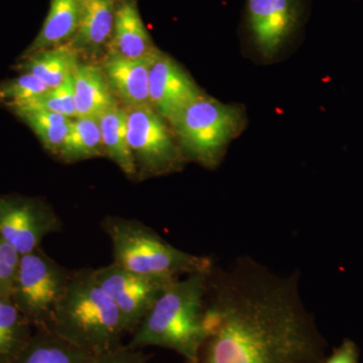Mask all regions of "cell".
<instances>
[{
  "mask_svg": "<svg viewBox=\"0 0 363 363\" xmlns=\"http://www.w3.org/2000/svg\"><path fill=\"white\" fill-rule=\"evenodd\" d=\"M199 363H323L327 342L305 307L297 272L281 276L250 257L215 269Z\"/></svg>",
  "mask_w": 363,
  "mask_h": 363,
  "instance_id": "obj_1",
  "label": "cell"
},
{
  "mask_svg": "<svg viewBox=\"0 0 363 363\" xmlns=\"http://www.w3.org/2000/svg\"><path fill=\"white\" fill-rule=\"evenodd\" d=\"M210 272H196L172 281L133 332L128 346L136 350L160 346L176 351L188 363H199L207 337L205 317Z\"/></svg>",
  "mask_w": 363,
  "mask_h": 363,
  "instance_id": "obj_2",
  "label": "cell"
},
{
  "mask_svg": "<svg viewBox=\"0 0 363 363\" xmlns=\"http://www.w3.org/2000/svg\"><path fill=\"white\" fill-rule=\"evenodd\" d=\"M47 328L95 357L121 346L126 333L123 315L90 269L72 272Z\"/></svg>",
  "mask_w": 363,
  "mask_h": 363,
  "instance_id": "obj_3",
  "label": "cell"
},
{
  "mask_svg": "<svg viewBox=\"0 0 363 363\" xmlns=\"http://www.w3.org/2000/svg\"><path fill=\"white\" fill-rule=\"evenodd\" d=\"M102 227L111 240L114 264L131 272L173 281L213 269L210 257L191 255L173 247L156 231L135 219L106 217Z\"/></svg>",
  "mask_w": 363,
  "mask_h": 363,
  "instance_id": "obj_4",
  "label": "cell"
},
{
  "mask_svg": "<svg viewBox=\"0 0 363 363\" xmlns=\"http://www.w3.org/2000/svg\"><path fill=\"white\" fill-rule=\"evenodd\" d=\"M242 107L202 95L169 123L186 160L207 169L219 166L227 147L245 130Z\"/></svg>",
  "mask_w": 363,
  "mask_h": 363,
  "instance_id": "obj_5",
  "label": "cell"
},
{
  "mask_svg": "<svg viewBox=\"0 0 363 363\" xmlns=\"http://www.w3.org/2000/svg\"><path fill=\"white\" fill-rule=\"evenodd\" d=\"M71 274L40 248L21 255L11 295L33 329L47 328Z\"/></svg>",
  "mask_w": 363,
  "mask_h": 363,
  "instance_id": "obj_6",
  "label": "cell"
},
{
  "mask_svg": "<svg viewBox=\"0 0 363 363\" xmlns=\"http://www.w3.org/2000/svg\"><path fill=\"white\" fill-rule=\"evenodd\" d=\"M128 138L138 178L175 173L186 157L169 124L152 105L125 108Z\"/></svg>",
  "mask_w": 363,
  "mask_h": 363,
  "instance_id": "obj_7",
  "label": "cell"
},
{
  "mask_svg": "<svg viewBox=\"0 0 363 363\" xmlns=\"http://www.w3.org/2000/svg\"><path fill=\"white\" fill-rule=\"evenodd\" d=\"M308 0H247L243 30L264 59L279 54L304 23Z\"/></svg>",
  "mask_w": 363,
  "mask_h": 363,
  "instance_id": "obj_8",
  "label": "cell"
},
{
  "mask_svg": "<svg viewBox=\"0 0 363 363\" xmlns=\"http://www.w3.org/2000/svg\"><path fill=\"white\" fill-rule=\"evenodd\" d=\"M63 224L47 203L35 198L0 196V236L21 255L35 252Z\"/></svg>",
  "mask_w": 363,
  "mask_h": 363,
  "instance_id": "obj_9",
  "label": "cell"
},
{
  "mask_svg": "<svg viewBox=\"0 0 363 363\" xmlns=\"http://www.w3.org/2000/svg\"><path fill=\"white\" fill-rule=\"evenodd\" d=\"M93 272L97 283L123 315L126 333L136 330L162 291L172 281L143 276L114 262L93 269Z\"/></svg>",
  "mask_w": 363,
  "mask_h": 363,
  "instance_id": "obj_10",
  "label": "cell"
},
{
  "mask_svg": "<svg viewBox=\"0 0 363 363\" xmlns=\"http://www.w3.org/2000/svg\"><path fill=\"white\" fill-rule=\"evenodd\" d=\"M202 95L204 93L175 60L159 49L152 54L150 64V105L167 123H171Z\"/></svg>",
  "mask_w": 363,
  "mask_h": 363,
  "instance_id": "obj_11",
  "label": "cell"
},
{
  "mask_svg": "<svg viewBox=\"0 0 363 363\" xmlns=\"http://www.w3.org/2000/svg\"><path fill=\"white\" fill-rule=\"evenodd\" d=\"M126 59L107 55L101 67L114 95L124 108L150 105V58Z\"/></svg>",
  "mask_w": 363,
  "mask_h": 363,
  "instance_id": "obj_12",
  "label": "cell"
},
{
  "mask_svg": "<svg viewBox=\"0 0 363 363\" xmlns=\"http://www.w3.org/2000/svg\"><path fill=\"white\" fill-rule=\"evenodd\" d=\"M119 0H83L77 32L69 43L80 56H95L108 49Z\"/></svg>",
  "mask_w": 363,
  "mask_h": 363,
  "instance_id": "obj_13",
  "label": "cell"
},
{
  "mask_svg": "<svg viewBox=\"0 0 363 363\" xmlns=\"http://www.w3.org/2000/svg\"><path fill=\"white\" fill-rule=\"evenodd\" d=\"M157 50L140 16L138 0H119L107 54L143 59L152 56Z\"/></svg>",
  "mask_w": 363,
  "mask_h": 363,
  "instance_id": "obj_14",
  "label": "cell"
},
{
  "mask_svg": "<svg viewBox=\"0 0 363 363\" xmlns=\"http://www.w3.org/2000/svg\"><path fill=\"white\" fill-rule=\"evenodd\" d=\"M73 91L76 117L98 118L119 105L100 66L80 64L73 74Z\"/></svg>",
  "mask_w": 363,
  "mask_h": 363,
  "instance_id": "obj_15",
  "label": "cell"
},
{
  "mask_svg": "<svg viewBox=\"0 0 363 363\" xmlns=\"http://www.w3.org/2000/svg\"><path fill=\"white\" fill-rule=\"evenodd\" d=\"M83 0H51L49 13L40 33L25 56L69 44L77 32L82 14Z\"/></svg>",
  "mask_w": 363,
  "mask_h": 363,
  "instance_id": "obj_16",
  "label": "cell"
},
{
  "mask_svg": "<svg viewBox=\"0 0 363 363\" xmlns=\"http://www.w3.org/2000/svg\"><path fill=\"white\" fill-rule=\"evenodd\" d=\"M95 355L81 350L48 328L35 329L11 363H93Z\"/></svg>",
  "mask_w": 363,
  "mask_h": 363,
  "instance_id": "obj_17",
  "label": "cell"
},
{
  "mask_svg": "<svg viewBox=\"0 0 363 363\" xmlns=\"http://www.w3.org/2000/svg\"><path fill=\"white\" fill-rule=\"evenodd\" d=\"M81 56L71 45L51 48L23 58L18 65L21 73L32 74L49 88L63 84L80 65Z\"/></svg>",
  "mask_w": 363,
  "mask_h": 363,
  "instance_id": "obj_18",
  "label": "cell"
},
{
  "mask_svg": "<svg viewBox=\"0 0 363 363\" xmlns=\"http://www.w3.org/2000/svg\"><path fill=\"white\" fill-rule=\"evenodd\" d=\"M97 121L105 156L116 162L128 178H138V169L128 143L125 108L118 105L105 111Z\"/></svg>",
  "mask_w": 363,
  "mask_h": 363,
  "instance_id": "obj_19",
  "label": "cell"
},
{
  "mask_svg": "<svg viewBox=\"0 0 363 363\" xmlns=\"http://www.w3.org/2000/svg\"><path fill=\"white\" fill-rule=\"evenodd\" d=\"M33 330L11 294H0V363L13 362L32 337Z\"/></svg>",
  "mask_w": 363,
  "mask_h": 363,
  "instance_id": "obj_20",
  "label": "cell"
},
{
  "mask_svg": "<svg viewBox=\"0 0 363 363\" xmlns=\"http://www.w3.org/2000/svg\"><path fill=\"white\" fill-rule=\"evenodd\" d=\"M102 156H105V152L97 118L75 117L72 119L68 135L58 154L60 159L74 162Z\"/></svg>",
  "mask_w": 363,
  "mask_h": 363,
  "instance_id": "obj_21",
  "label": "cell"
},
{
  "mask_svg": "<svg viewBox=\"0 0 363 363\" xmlns=\"http://www.w3.org/2000/svg\"><path fill=\"white\" fill-rule=\"evenodd\" d=\"M13 111L32 128L45 149L58 156L68 135L72 118L38 109H14Z\"/></svg>",
  "mask_w": 363,
  "mask_h": 363,
  "instance_id": "obj_22",
  "label": "cell"
},
{
  "mask_svg": "<svg viewBox=\"0 0 363 363\" xmlns=\"http://www.w3.org/2000/svg\"><path fill=\"white\" fill-rule=\"evenodd\" d=\"M14 109H38L54 112L61 116L75 118L76 109L74 104L73 76L66 80L63 84L45 91L30 101L21 104Z\"/></svg>",
  "mask_w": 363,
  "mask_h": 363,
  "instance_id": "obj_23",
  "label": "cell"
},
{
  "mask_svg": "<svg viewBox=\"0 0 363 363\" xmlns=\"http://www.w3.org/2000/svg\"><path fill=\"white\" fill-rule=\"evenodd\" d=\"M49 89L51 88L39 78L32 74L23 73L18 77L0 84V104L13 109Z\"/></svg>",
  "mask_w": 363,
  "mask_h": 363,
  "instance_id": "obj_24",
  "label": "cell"
},
{
  "mask_svg": "<svg viewBox=\"0 0 363 363\" xmlns=\"http://www.w3.org/2000/svg\"><path fill=\"white\" fill-rule=\"evenodd\" d=\"M21 255L0 236V294H11Z\"/></svg>",
  "mask_w": 363,
  "mask_h": 363,
  "instance_id": "obj_25",
  "label": "cell"
},
{
  "mask_svg": "<svg viewBox=\"0 0 363 363\" xmlns=\"http://www.w3.org/2000/svg\"><path fill=\"white\" fill-rule=\"evenodd\" d=\"M147 357L142 351L130 346H118L116 350L96 355L93 363H145Z\"/></svg>",
  "mask_w": 363,
  "mask_h": 363,
  "instance_id": "obj_26",
  "label": "cell"
},
{
  "mask_svg": "<svg viewBox=\"0 0 363 363\" xmlns=\"http://www.w3.org/2000/svg\"><path fill=\"white\" fill-rule=\"evenodd\" d=\"M323 363H359V348L354 341L344 339L330 357L325 358Z\"/></svg>",
  "mask_w": 363,
  "mask_h": 363,
  "instance_id": "obj_27",
  "label": "cell"
}]
</instances>
